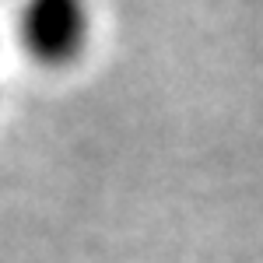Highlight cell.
Returning a JSON list of instances; mask_svg holds the SVG:
<instances>
[{
	"label": "cell",
	"mask_w": 263,
	"mask_h": 263,
	"mask_svg": "<svg viewBox=\"0 0 263 263\" xmlns=\"http://www.w3.org/2000/svg\"><path fill=\"white\" fill-rule=\"evenodd\" d=\"M88 32L81 0H28L21 14V35L28 53L42 63H67L78 57Z\"/></svg>",
	"instance_id": "obj_1"
}]
</instances>
